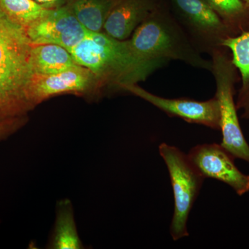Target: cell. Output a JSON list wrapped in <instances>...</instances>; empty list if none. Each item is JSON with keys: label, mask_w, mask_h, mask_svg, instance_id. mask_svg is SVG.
Wrapping results in <instances>:
<instances>
[{"label": "cell", "mask_w": 249, "mask_h": 249, "mask_svg": "<svg viewBox=\"0 0 249 249\" xmlns=\"http://www.w3.org/2000/svg\"><path fill=\"white\" fill-rule=\"evenodd\" d=\"M130 42L136 57L150 76L171 60H181L211 72L212 62L203 58L174 17L160 3L134 31Z\"/></svg>", "instance_id": "cell-1"}, {"label": "cell", "mask_w": 249, "mask_h": 249, "mask_svg": "<svg viewBox=\"0 0 249 249\" xmlns=\"http://www.w3.org/2000/svg\"><path fill=\"white\" fill-rule=\"evenodd\" d=\"M32 47L26 29L0 8V122L27 117L35 107L29 94Z\"/></svg>", "instance_id": "cell-2"}, {"label": "cell", "mask_w": 249, "mask_h": 249, "mask_svg": "<svg viewBox=\"0 0 249 249\" xmlns=\"http://www.w3.org/2000/svg\"><path fill=\"white\" fill-rule=\"evenodd\" d=\"M77 65L86 67L103 86L122 90L148 75L136 57L130 40H119L105 32H92L69 50Z\"/></svg>", "instance_id": "cell-3"}, {"label": "cell", "mask_w": 249, "mask_h": 249, "mask_svg": "<svg viewBox=\"0 0 249 249\" xmlns=\"http://www.w3.org/2000/svg\"><path fill=\"white\" fill-rule=\"evenodd\" d=\"M225 47L215 49L211 54V73L216 84L214 97L219 103V130L222 132L221 145L234 158L249 163V145L241 128L237 109L234 100L237 69Z\"/></svg>", "instance_id": "cell-4"}, {"label": "cell", "mask_w": 249, "mask_h": 249, "mask_svg": "<svg viewBox=\"0 0 249 249\" xmlns=\"http://www.w3.org/2000/svg\"><path fill=\"white\" fill-rule=\"evenodd\" d=\"M159 150L168 168L173 188L175 206L170 232L173 240L178 241L189 236L188 218L205 178L188 155L178 147L163 142Z\"/></svg>", "instance_id": "cell-5"}, {"label": "cell", "mask_w": 249, "mask_h": 249, "mask_svg": "<svg viewBox=\"0 0 249 249\" xmlns=\"http://www.w3.org/2000/svg\"><path fill=\"white\" fill-rule=\"evenodd\" d=\"M170 11L200 53L222 48L232 33L222 18L203 0H168Z\"/></svg>", "instance_id": "cell-6"}, {"label": "cell", "mask_w": 249, "mask_h": 249, "mask_svg": "<svg viewBox=\"0 0 249 249\" xmlns=\"http://www.w3.org/2000/svg\"><path fill=\"white\" fill-rule=\"evenodd\" d=\"M187 155L204 178L225 183L239 196L249 193V175L240 171L233 156L221 144H200L192 147Z\"/></svg>", "instance_id": "cell-7"}, {"label": "cell", "mask_w": 249, "mask_h": 249, "mask_svg": "<svg viewBox=\"0 0 249 249\" xmlns=\"http://www.w3.org/2000/svg\"><path fill=\"white\" fill-rule=\"evenodd\" d=\"M103 83L91 70L76 65L53 74H34L29 85V94L34 106L62 93L89 95L98 92Z\"/></svg>", "instance_id": "cell-8"}, {"label": "cell", "mask_w": 249, "mask_h": 249, "mask_svg": "<svg viewBox=\"0 0 249 249\" xmlns=\"http://www.w3.org/2000/svg\"><path fill=\"white\" fill-rule=\"evenodd\" d=\"M122 90L145 100L171 117L180 118L190 124H202L219 130L220 112L219 103L215 97L206 101L188 98L170 99L149 92L137 84L125 85Z\"/></svg>", "instance_id": "cell-9"}, {"label": "cell", "mask_w": 249, "mask_h": 249, "mask_svg": "<svg viewBox=\"0 0 249 249\" xmlns=\"http://www.w3.org/2000/svg\"><path fill=\"white\" fill-rule=\"evenodd\" d=\"M32 45L53 44L70 50L89 34L67 5L48 13L26 29Z\"/></svg>", "instance_id": "cell-10"}, {"label": "cell", "mask_w": 249, "mask_h": 249, "mask_svg": "<svg viewBox=\"0 0 249 249\" xmlns=\"http://www.w3.org/2000/svg\"><path fill=\"white\" fill-rule=\"evenodd\" d=\"M160 0H116L105 22L104 32L124 40L156 9Z\"/></svg>", "instance_id": "cell-11"}, {"label": "cell", "mask_w": 249, "mask_h": 249, "mask_svg": "<svg viewBox=\"0 0 249 249\" xmlns=\"http://www.w3.org/2000/svg\"><path fill=\"white\" fill-rule=\"evenodd\" d=\"M222 47L231 51L232 63L240 72L242 83L236 107L237 110L242 111L241 117L249 121V30L227 37L223 41Z\"/></svg>", "instance_id": "cell-12"}, {"label": "cell", "mask_w": 249, "mask_h": 249, "mask_svg": "<svg viewBox=\"0 0 249 249\" xmlns=\"http://www.w3.org/2000/svg\"><path fill=\"white\" fill-rule=\"evenodd\" d=\"M47 248L83 249L77 229L73 206L69 199H62L57 204L55 224Z\"/></svg>", "instance_id": "cell-13"}, {"label": "cell", "mask_w": 249, "mask_h": 249, "mask_svg": "<svg viewBox=\"0 0 249 249\" xmlns=\"http://www.w3.org/2000/svg\"><path fill=\"white\" fill-rule=\"evenodd\" d=\"M30 62L34 74H53L77 65L67 49L53 44L33 45Z\"/></svg>", "instance_id": "cell-14"}, {"label": "cell", "mask_w": 249, "mask_h": 249, "mask_svg": "<svg viewBox=\"0 0 249 249\" xmlns=\"http://www.w3.org/2000/svg\"><path fill=\"white\" fill-rule=\"evenodd\" d=\"M116 0H71L67 4L88 30L101 32Z\"/></svg>", "instance_id": "cell-15"}, {"label": "cell", "mask_w": 249, "mask_h": 249, "mask_svg": "<svg viewBox=\"0 0 249 249\" xmlns=\"http://www.w3.org/2000/svg\"><path fill=\"white\" fill-rule=\"evenodd\" d=\"M0 8L13 22L25 29L49 11L34 0H0Z\"/></svg>", "instance_id": "cell-16"}, {"label": "cell", "mask_w": 249, "mask_h": 249, "mask_svg": "<svg viewBox=\"0 0 249 249\" xmlns=\"http://www.w3.org/2000/svg\"><path fill=\"white\" fill-rule=\"evenodd\" d=\"M217 13L231 31L243 29L248 10L241 0H203Z\"/></svg>", "instance_id": "cell-17"}, {"label": "cell", "mask_w": 249, "mask_h": 249, "mask_svg": "<svg viewBox=\"0 0 249 249\" xmlns=\"http://www.w3.org/2000/svg\"><path fill=\"white\" fill-rule=\"evenodd\" d=\"M27 117L0 122V141L14 134L25 124Z\"/></svg>", "instance_id": "cell-18"}, {"label": "cell", "mask_w": 249, "mask_h": 249, "mask_svg": "<svg viewBox=\"0 0 249 249\" xmlns=\"http://www.w3.org/2000/svg\"><path fill=\"white\" fill-rule=\"evenodd\" d=\"M44 9L52 10L66 6L71 0H34Z\"/></svg>", "instance_id": "cell-19"}, {"label": "cell", "mask_w": 249, "mask_h": 249, "mask_svg": "<svg viewBox=\"0 0 249 249\" xmlns=\"http://www.w3.org/2000/svg\"><path fill=\"white\" fill-rule=\"evenodd\" d=\"M241 1L245 4L246 8H247L249 12V0H241Z\"/></svg>", "instance_id": "cell-20"}]
</instances>
